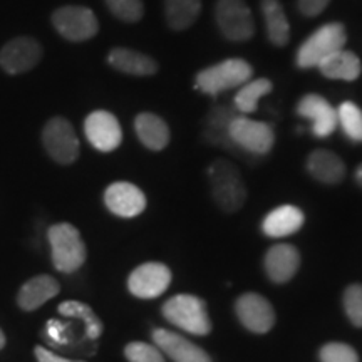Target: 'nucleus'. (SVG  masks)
Returning a JSON list of instances; mask_svg holds the SVG:
<instances>
[{
    "label": "nucleus",
    "mask_w": 362,
    "mask_h": 362,
    "mask_svg": "<svg viewBox=\"0 0 362 362\" xmlns=\"http://www.w3.org/2000/svg\"><path fill=\"white\" fill-rule=\"evenodd\" d=\"M59 314L66 317H79L81 320H84L86 324V336L89 339H99L103 334V322L101 319L94 314V310L90 309L88 304H83V302L78 300H67L62 302L61 305L57 307Z\"/></svg>",
    "instance_id": "cd10ccee"
},
{
    "label": "nucleus",
    "mask_w": 362,
    "mask_h": 362,
    "mask_svg": "<svg viewBox=\"0 0 362 362\" xmlns=\"http://www.w3.org/2000/svg\"><path fill=\"white\" fill-rule=\"evenodd\" d=\"M134 129L139 141L151 151H161L170 143V128L166 121L153 112H141L136 116Z\"/></svg>",
    "instance_id": "4be33fe9"
},
{
    "label": "nucleus",
    "mask_w": 362,
    "mask_h": 362,
    "mask_svg": "<svg viewBox=\"0 0 362 362\" xmlns=\"http://www.w3.org/2000/svg\"><path fill=\"white\" fill-rule=\"evenodd\" d=\"M104 2L112 16L128 24L141 21L144 16L143 0H104Z\"/></svg>",
    "instance_id": "c756f323"
},
{
    "label": "nucleus",
    "mask_w": 362,
    "mask_h": 362,
    "mask_svg": "<svg viewBox=\"0 0 362 362\" xmlns=\"http://www.w3.org/2000/svg\"><path fill=\"white\" fill-rule=\"evenodd\" d=\"M171 272L165 264L148 262L131 272L128 288L138 298H156L168 291Z\"/></svg>",
    "instance_id": "9b49d317"
},
{
    "label": "nucleus",
    "mask_w": 362,
    "mask_h": 362,
    "mask_svg": "<svg viewBox=\"0 0 362 362\" xmlns=\"http://www.w3.org/2000/svg\"><path fill=\"white\" fill-rule=\"evenodd\" d=\"M297 112L312 121V133L317 138H329L337 129V110L319 94H305L297 104Z\"/></svg>",
    "instance_id": "2eb2a0df"
},
{
    "label": "nucleus",
    "mask_w": 362,
    "mask_h": 362,
    "mask_svg": "<svg viewBox=\"0 0 362 362\" xmlns=\"http://www.w3.org/2000/svg\"><path fill=\"white\" fill-rule=\"evenodd\" d=\"M153 341L158 349L165 352L175 362H211V357L206 354L197 344L189 342L188 339L178 336L166 329L153 330Z\"/></svg>",
    "instance_id": "dca6fc26"
},
{
    "label": "nucleus",
    "mask_w": 362,
    "mask_h": 362,
    "mask_svg": "<svg viewBox=\"0 0 362 362\" xmlns=\"http://www.w3.org/2000/svg\"><path fill=\"white\" fill-rule=\"evenodd\" d=\"M298 265H300V253L288 243L274 245L265 255L267 275L277 284L288 282L297 274Z\"/></svg>",
    "instance_id": "f3484780"
},
{
    "label": "nucleus",
    "mask_w": 362,
    "mask_h": 362,
    "mask_svg": "<svg viewBox=\"0 0 362 362\" xmlns=\"http://www.w3.org/2000/svg\"><path fill=\"white\" fill-rule=\"evenodd\" d=\"M320 361L322 362H359V356L354 347L342 342H330L320 349Z\"/></svg>",
    "instance_id": "473e14b6"
},
{
    "label": "nucleus",
    "mask_w": 362,
    "mask_h": 362,
    "mask_svg": "<svg viewBox=\"0 0 362 362\" xmlns=\"http://www.w3.org/2000/svg\"><path fill=\"white\" fill-rule=\"evenodd\" d=\"M325 78L329 79H341V81H356L362 72L361 59L356 56L354 52L341 51L330 54L329 57H325L319 66H317Z\"/></svg>",
    "instance_id": "5701e85b"
},
{
    "label": "nucleus",
    "mask_w": 362,
    "mask_h": 362,
    "mask_svg": "<svg viewBox=\"0 0 362 362\" xmlns=\"http://www.w3.org/2000/svg\"><path fill=\"white\" fill-rule=\"evenodd\" d=\"M124 356L129 362H165L161 351L146 342H131L124 347Z\"/></svg>",
    "instance_id": "2f4dec72"
},
{
    "label": "nucleus",
    "mask_w": 362,
    "mask_h": 362,
    "mask_svg": "<svg viewBox=\"0 0 362 362\" xmlns=\"http://www.w3.org/2000/svg\"><path fill=\"white\" fill-rule=\"evenodd\" d=\"M344 309L356 327H362V285L352 284L344 292Z\"/></svg>",
    "instance_id": "7c9ffc66"
},
{
    "label": "nucleus",
    "mask_w": 362,
    "mask_h": 362,
    "mask_svg": "<svg viewBox=\"0 0 362 362\" xmlns=\"http://www.w3.org/2000/svg\"><path fill=\"white\" fill-rule=\"evenodd\" d=\"M339 124L347 138L356 143H362V111L357 104L346 101L337 110Z\"/></svg>",
    "instance_id": "c85d7f7f"
},
{
    "label": "nucleus",
    "mask_w": 362,
    "mask_h": 362,
    "mask_svg": "<svg viewBox=\"0 0 362 362\" xmlns=\"http://www.w3.org/2000/svg\"><path fill=\"white\" fill-rule=\"evenodd\" d=\"M302 225H304V214H302L300 208L293 205H284L272 210L265 216L264 223H262V230H264L267 237L282 238L298 232Z\"/></svg>",
    "instance_id": "412c9836"
},
{
    "label": "nucleus",
    "mask_w": 362,
    "mask_h": 362,
    "mask_svg": "<svg viewBox=\"0 0 362 362\" xmlns=\"http://www.w3.org/2000/svg\"><path fill=\"white\" fill-rule=\"evenodd\" d=\"M163 315L176 327L183 329L185 332L194 334V336H206L211 330L206 304L197 296L180 293V296L171 297L163 305Z\"/></svg>",
    "instance_id": "39448f33"
},
{
    "label": "nucleus",
    "mask_w": 362,
    "mask_h": 362,
    "mask_svg": "<svg viewBox=\"0 0 362 362\" xmlns=\"http://www.w3.org/2000/svg\"><path fill=\"white\" fill-rule=\"evenodd\" d=\"M215 21L223 37L232 42H245L255 34V21L245 0H218Z\"/></svg>",
    "instance_id": "423d86ee"
},
{
    "label": "nucleus",
    "mask_w": 362,
    "mask_h": 362,
    "mask_svg": "<svg viewBox=\"0 0 362 362\" xmlns=\"http://www.w3.org/2000/svg\"><path fill=\"white\" fill-rule=\"evenodd\" d=\"M347 42L346 27L339 22H330L310 34L298 47L296 61L302 69L317 67L330 54L341 51Z\"/></svg>",
    "instance_id": "20e7f679"
},
{
    "label": "nucleus",
    "mask_w": 362,
    "mask_h": 362,
    "mask_svg": "<svg viewBox=\"0 0 362 362\" xmlns=\"http://www.w3.org/2000/svg\"><path fill=\"white\" fill-rule=\"evenodd\" d=\"M34 354H35V359H37V362H84V361L66 359V357L57 356L56 352L45 349V347H42V346H35Z\"/></svg>",
    "instance_id": "c9c22d12"
},
{
    "label": "nucleus",
    "mask_w": 362,
    "mask_h": 362,
    "mask_svg": "<svg viewBox=\"0 0 362 362\" xmlns=\"http://www.w3.org/2000/svg\"><path fill=\"white\" fill-rule=\"evenodd\" d=\"M42 54V45L34 37H16L0 49V67L7 74H24L39 64Z\"/></svg>",
    "instance_id": "9d476101"
},
{
    "label": "nucleus",
    "mask_w": 362,
    "mask_h": 362,
    "mask_svg": "<svg viewBox=\"0 0 362 362\" xmlns=\"http://www.w3.org/2000/svg\"><path fill=\"white\" fill-rule=\"evenodd\" d=\"M329 4L330 0H298L297 7L305 17H317L325 11Z\"/></svg>",
    "instance_id": "72a5a7b5"
},
{
    "label": "nucleus",
    "mask_w": 362,
    "mask_h": 362,
    "mask_svg": "<svg viewBox=\"0 0 362 362\" xmlns=\"http://www.w3.org/2000/svg\"><path fill=\"white\" fill-rule=\"evenodd\" d=\"M240 322L255 334H265L275 325L274 307L260 293H243L235 302Z\"/></svg>",
    "instance_id": "ddd939ff"
},
{
    "label": "nucleus",
    "mask_w": 362,
    "mask_h": 362,
    "mask_svg": "<svg viewBox=\"0 0 362 362\" xmlns=\"http://www.w3.org/2000/svg\"><path fill=\"white\" fill-rule=\"evenodd\" d=\"M253 67L243 59H226L200 71L194 78V88L210 96L238 88L252 79Z\"/></svg>",
    "instance_id": "f03ea898"
},
{
    "label": "nucleus",
    "mask_w": 362,
    "mask_h": 362,
    "mask_svg": "<svg viewBox=\"0 0 362 362\" xmlns=\"http://www.w3.org/2000/svg\"><path fill=\"white\" fill-rule=\"evenodd\" d=\"M42 144L47 155L59 165H72L79 158V139L66 117L56 116L42 129Z\"/></svg>",
    "instance_id": "0eeeda50"
},
{
    "label": "nucleus",
    "mask_w": 362,
    "mask_h": 362,
    "mask_svg": "<svg viewBox=\"0 0 362 362\" xmlns=\"http://www.w3.org/2000/svg\"><path fill=\"white\" fill-rule=\"evenodd\" d=\"M64 330H66V327L61 322H59V320H49L47 327H45V332H47V336L51 337V341L56 342V344H67V342H69L64 337Z\"/></svg>",
    "instance_id": "f704fd0d"
},
{
    "label": "nucleus",
    "mask_w": 362,
    "mask_h": 362,
    "mask_svg": "<svg viewBox=\"0 0 362 362\" xmlns=\"http://www.w3.org/2000/svg\"><path fill=\"white\" fill-rule=\"evenodd\" d=\"M84 133L88 141L103 153L115 151L123 141V129L119 121L110 111L99 110L90 112L84 121Z\"/></svg>",
    "instance_id": "f8f14e48"
},
{
    "label": "nucleus",
    "mask_w": 362,
    "mask_h": 362,
    "mask_svg": "<svg viewBox=\"0 0 362 362\" xmlns=\"http://www.w3.org/2000/svg\"><path fill=\"white\" fill-rule=\"evenodd\" d=\"M52 25L62 37L71 42H84L99 33V22L94 12L83 6H66L52 13Z\"/></svg>",
    "instance_id": "1a4fd4ad"
},
{
    "label": "nucleus",
    "mask_w": 362,
    "mask_h": 362,
    "mask_svg": "<svg viewBox=\"0 0 362 362\" xmlns=\"http://www.w3.org/2000/svg\"><path fill=\"white\" fill-rule=\"evenodd\" d=\"M112 69L129 76H153L158 72V62L146 54L128 47H115L107 54Z\"/></svg>",
    "instance_id": "aec40b11"
},
{
    "label": "nucleus",
    "mask_w": 362,
    "mask_h": 362,
    "mask_svg": "<svg viewBox=\"0 0 362 362\" xmlns=\"http://www.w3.org/2000/svg\"><path fill=\"white\" fill-rule=\"evenodd\" d=\"M208 180H210L215 203L226 214H235L245 205V181L232 161L223 160V158L215 160L208 166Z\"/></svg>",
    "instance_id": "f257e3e1"
},
{
    "label": "nucleus",
    "mask_w": 362,
    "mask_h": 362,
    "mask_svg": "<svg viewBox=\"0 0 362 362\" xmlns=\"http://www.w3.org/2000/svg\"><path fill=\"white\" fill-rule=\"evenodd\" d=\"M4 346H6V336H4L2 329H0V349H4Z\"/></svg>",
    "instance_id": "4c0bfd02"
},
{
    "label": "nucleus",
    "mask_w": 362,
    "mask_h": 362,
    "mask_svg": "<svg viewBox=\"0 0 362 362\" xmlns=\"http://www.w3.org/2000/svg\"><path fill=\"white\" fill-rule=\"evenodd\" d=\"M228 136L235 148L257 156L270 153L275 143L274 129L269 124L250 119V117H245V115L233 117L228 128Z\"/></svg>",
    "instance_id": "6e6552de"
},
{
    "label": "nucleus",
    "mask_w": 362,
    "mask_h": 362,
    "mask_svg": "<svg viewBox=\"0 0 362 362\" xmlns=\"http://www.w3.org/2000/svg\"><path fill=\"white\" fill-rule=\"evenodd\" d=\"M272 88H274V86H272V83L267 78L248 81V83L240 86V90L233 99L235 110L242 112V115L255 112L257 107H259V101L270 93Z\"/></svg>",
    "instance_id": "bb28decb"
},
{
    "label": "nucleus",
    "mask_w": 362,
    "mask_h": 362,
    "mask_svg": "<svg viewBox=\"0 0 362 362\" xmlns=\"http://www.w3.org/2000/svg\"><path fill=\"white\" fill-rule=\"evenodd\" d=\"M61 291L59 282L51 275H37L22 285L17 293V304L22 310L33 312L54 298Z\"/></svg>",
    "instance_id": "a211bd4d"
},
{
    "label": "nucleus",
    "mask_w": 362,
    "mask_h": 362,
    "mask_svg": "<svg viewBox=\"0 0 362 362\" xmlns=\"http://www.w3.org/2000/svg\"><path fill=\"white\" fill-rule=\"evenodd\" d=\"M307 171L324 185H337L346 178V165L336 153L315 149L307 158Z\"/></svg>",
    "instance_id": "6ab92c4d"
},
{
    "label": "nucleus",
    "mask_w": 362,
    "mask_h": 362,
    "mask_svg": "<svg viewBox=\"0 0 362 362\" xmlns=\"http://www.w3.org/2000/svg\"><path fill=\"white\" fill-rule=\"evenodd\" d=\"M356 181L362 187V163L357 166V170H356Z\"/></svg>",
    "instance_id": "e433bc0d"
},
{
    "label": "nucleus",
    "mask_w": 362,
    "mask_h": 362,
    "mask_svg": "<svg viewBox=\"0 0 362 362\" xmlns=\"http://www.w3.org/2000/svg\"><path fill=\"white\" fill-rule=\"evenodd\" d=\"M200 12L202 0H165V17L173 30L192 27Z\"/></svg>",
    "instance_id": "393cba45"
},
{
    "label": "nucleus",
    "mask_w": 362,
    "mask_h": 362,
    "mask_svg": "<svg viewBox=\"0 0 362 362\" xmlns=\"http://www.w3.org/2000/svg\"><path fill=\"white\" fill-rule=\"evenodd\" d=\"M235 116H237L235 111L225 106H215L214 110L208 112L205 128V136L208 141L223 148H235L228 136L230 123H232Z\"/></svg>",
    "instance_id": "a878e982"
},
{
    "label": "nucleus",
    "mask_w": 362,
    "mask_h": 362,
    "mask_svg": "<svg viewBox=\"0 0 362 362\" xmlns=\"http://www.w3.org/2000/svg\"><path fill=\"white\" fill-rule=\"evenodd\" d=\"M52 264L62 274H72L79 270L86 262V245L79 230L71 223H57L49 228Z\"/></svg>",
    "instance_id": "7ed1b4c3"
},
{
    "label": "nucleus",
    "mask_w": 362,
    "mask_h": 362,
    "mask_svg": "<svg viewBox=\"0 0 362 362\" xmlns=\"http://www.w3.org/2000/svg\"><path fill=\"white\" fill-rule=\"evenodd\" d=\"M262 16L265 22L267 37L277 47H284L291 39V25L280 0H262Z\"/></svg>",
    "instance_id": "b1692460"
},
{
    "label": "nucleus",
    "mask_w": 362,
    "mask_h": 362,
    "mask_svg": "<svg viewBox=\"0 0 362 362\" xmlns=\"http://www.w3.org/2000/svg\"><path fill=\"white\" fill-rule=\"evenodd\" d=\"M104 203L107 210L121 218H134L146 208V197L136 185L128 181H117L106 188Z\"/></svg>",
    "instance_id": "4468645a"
}]
</instances>
